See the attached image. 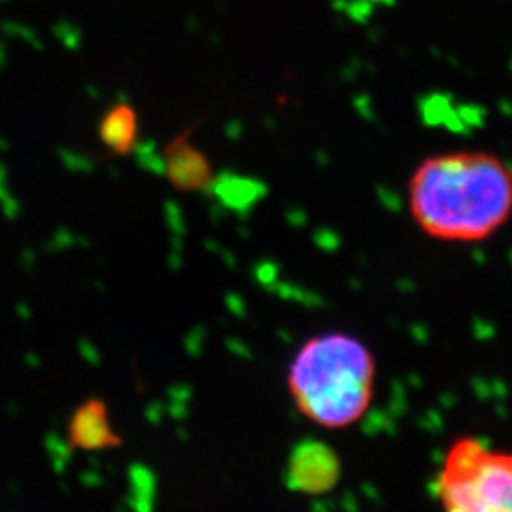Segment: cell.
<instances>
[{
    "instance_id": "3",
    "label": "cell",
    "mask_w": 512,
    "mask_h": 512,
    "mask_svg": "<svg viewBox=\"0 0 512 512\" xmlns=\"http://www.w3.org/2000/svg\"><path fill=\"white\" fill-rule=\"evenodd\" d=\"M436 493L444 512H512V452L461 436L448 448Z\"/></svg>"
},
{
    "instance_id": "6",
    "label": "cell",
    "mask_w": 512,
    "mask_h": 512,
    "mask_svg": "<svg viewBox=\"0 0 512 512\" xmlns=\"http://www.w3.org/2000/svg\"><path fill=\"white\" fill-rule=\"evenodd\" d=\"M165 177L175 190L199 192L213 180V167L201 148L190 141V131L180 133L164 150Z\"/></svg>"
},
{
    "instance_id": "2",
    "label": "cell",
    "mask_w": 512,
    "mask_h": 512,
    "mask_svg": "<svg viewBox=\"0 0 512 512\" xmlns=\"http://www.w3.org/2000/svg\"><path fill=\"white\" fill-rule=\"evenodd\" d=\"M374 355L346 332L304 341L287 372L296 410L327 429H346L361 420L374 397Z\"/></svg>"
},
{
    "instance_id": "4",
    "label": "cell",
    "mask_w": 512,
    "mask_h": 512,
    "mask_svg": "<svg viewBox=\"0 0 512 512\" xmlns=\"http://www.w3.org/2000/svg\"><path fill=\"white\" fill-rule=\"evenodd\" d=\"M340 476V457L327 442L309 439L292 448L287 465L290 490L308 495H322L334 490Z\"/></svg>"
},
{
    "instance_id": "5",
    "label": "cell",
    "mask_w": 512,
    "mask_h": 512,
    "mask_svg": "<svg viewBox=\"0 0 512 512\" xmlns=\"http://www.w3.org/2000/svg\"><path fill=\"white\" fill-rule=\"evenodd\" d=\"M69 444L82 452H101L122 446L120 434L108 418V406L103 399L92 397L80 402L66 421Z\"/></svg>"
},
{
    "instance_id": "7",
    "label": "cell",
    "mask_w": 512,
    "mask_h": 512,
    "mask_svg": "<svg viewBox=\"0 0 512 512\" xmlns=\"http://www.w3.org/2000/svg\"><path fill=\"white\" fill-rule=\"evenodd\" d=\"M99 141L114 156H127L138 145V114L129 103H114L99 120Z\"/></svg>"
},
{
    "instance_id": "1",
    "label": "cell",
    "mask_w": 512,
    "mask_h": 512,
    "mask_svg": "<svg viewBox=\"0 0 512 512\" xmlns=\"http://www.w3.org/2000/svg\"><path fill=\"white\" fill-rule=\"evenodd\" d=\"M408 207L429 237L476 243L511 218L512 169L490 152L434 154L408 180Z\"/></svg>"
}]
</instances>
